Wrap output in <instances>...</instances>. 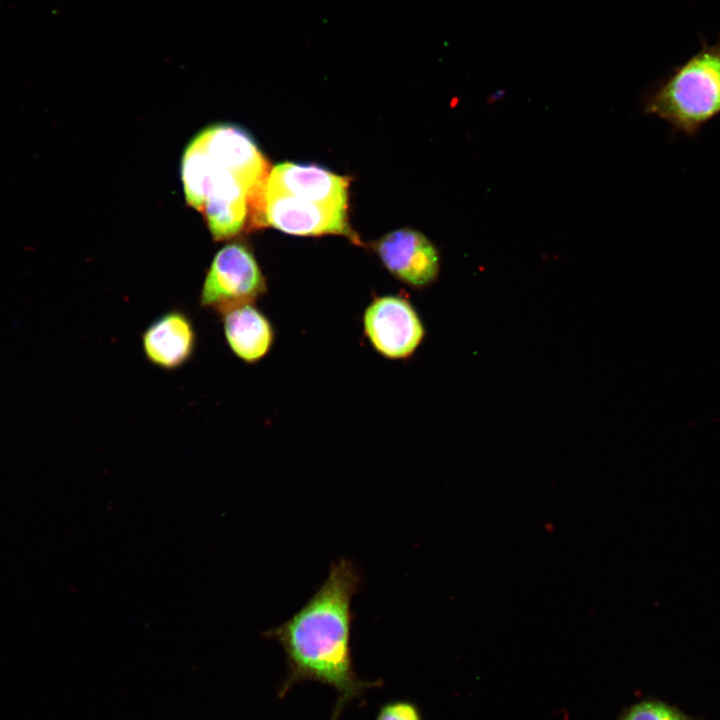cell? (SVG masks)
I'll return each instance as SVG.
<instances>
[{"instance_id":"obj_1","label":"cell","mask_w":720,"mask_h":720,"mask_svg":"<svg viewBox=\"0 0 720 720\" xmlns=\"http://www.w3.org/2000/svg\"><path fill=\"white\" fill-rule=\"evenodd\" d=\"M360 582L352 561L341 558L333 562L313 596L288 620L263 633L264 638L280 644L286 658L287 672L278 687L279 699L300 682L327 685L336 693L330 720H338L348 705L382 685V681L359 678L354 669L351 601Z\"/></svg>"},{"instance_id":"obj_2","label":"cell","mask_w":720,"mask_h":720,"mask_svg":"<svg viewBox=\"0 0 720 720\" xmlns=\"http://www.w3.org/2000/svg\"><path fill=\"white\" fill-rule=\"evenodd\" d=\"M675 66L645 97L644 112L668 123L673 134L696 138L720 116V35Z\"/></svg>"},{"instance_id":"obj_3","label":"cell","mask_w":720,"mask_h":720,"mask_svg":"<svg viewBox=\"0 0 720 720\" xmlns=\"http://www.w3.org/2000/svg\"><path fill=\"white\" fill-rule=\"evenodd\" d=\"M266 292L267 281L253 252L233 242L214 255L202 282L199 305L220 317L234 307L255 303Z\"/></svg>"},{"instance_id":"obj_4","label":"cell","mask_w":720,"mask_h":720,"mask_svg":"<svg viewBox=\"0 0 720 720\" xmlns=\"http://www.w3.org/2000/svg\"><path fill=\"white\" fill-rule=\"evenodd\" d=\"M255 225H268L292 235L336 234L357 240L348 223L347 209L315 203L266 187Z\"/></svg>"},{"instance_id":"obj_5","label":"cell","mask_w":720,"mask_h":720,"mask_svg":"<svg viewBox=\"0 0 720 720\" xmlns=\"http://www.w3.org/2000/svg\"><path fill=\"white\" fill-rule=\"evenodd\" d=\"M196 138L216 164L233 173L249 190L253 221L271 169L252 137L242 128L219 124L204 129Z\"/></svg>"},{"instance_id":"obj_6","label":"cell","mask_w":720,"mask_h":720,"mask_svg":"<svg viewBox=\"0 0 720 720\" xmlns=\"http://www.w3.org/2000/svg\"><path fill=\"white\" fill-rule=\"evenodd\" d=\"M364 332L374 349L388 359L410 357L425 329L413 306L399 296L375 298L363 316Z\"/></svg>"},{"instance_id":"obj_7","label":"cell","mask_w":720,"mask_h":720,"mask_svg":"<svg viewBox=\"0 0 720 720\" xmlns=\"http://www.w3.org/2000/svg\"><path fill=\"white\" fill-rule=\"evenodd\" d=\"M372 248L393 276L412 287H426L438 276V252L418 231L394 230L375 241Z\"/></svg>"},{"instance_id":"obj_8","label":"cell","mask_w":720,"mask_h":720,"mask_svg":"<svg viewBox=\"0 0 720 720\" xmlns=\"http://www.w3.org/2000/svg\"><path fill=\"white\" fill-rule=\"evenodd\" d=\"M140 339L145 359L165 371L185 366L193 358L198 343L193 320L187 312L178 308L153 319Z\"/></svg>"},{"instance_id":"obj_9","label":"cell","mask_w":720,"mask_h":720,"mask_svg":"<svg viewBox=\"0 0 720 720\" xmlns=\"http://www.w3.org/2000/svg\"><path fill=\"white\" fill-rule=\"evenodd\" d=\"M349 179L313 164L274 166L265 187L315 203L347 209Z\"/></svg>"},{"instance_id":"obj_10","label":"cell","mask_w":720,"mask_h":720,"mask_svg":"<svg viewBox=\"0 0 720 720\" xmlns=\"http://www.w3.org/2000/svg\"><path fill=\"white\" fill-rule=\"evenodd\" d=\"M219 318L227 346L242 362L257 363L271 350L275 340L274 328L254 303L234 307Z\"/></svg>"},{"instance_id":"obj_11","label":"cell","mask_w":720,"mask_h":720,"mask_svg":"<svg viewBox=\"0 0 720 720\" xmlns=\"http://www.w3.org/2000/svg\"><path fill=\"white\" fill-rule=\"evenodd\" d=\"M214 164L195 137L187 146L181 165V176L187 203L202 211L210 191Z\"/></svg>"},{"instance_id":"obj_12","label":"cell","mask_w":720,"mask_h":720,"mask_svg":"<svg viewBox=\"0 0 720 720\" xmlns=\"http://www.w3.org/2000/svg\"><path fill=\"white\" fill-rule=\"evenodd\" d=\"M620 720H695L674 706L647 700L632 706Z\"/></svg>"},{"instance_id":"obj_13","label":"cell","mask_w":720,"mask_h":720,"mask_svg":"<svg viewBox=\"0 0 720 720\" xmlns=\"http://www.w3.org/2000/svg\"><path fill=\"white\" fill-rule=\"evenodd\" d=\"M375 720H423V716L416 703L399 699L383 704Z\"/></svg>"}]
</instances>
